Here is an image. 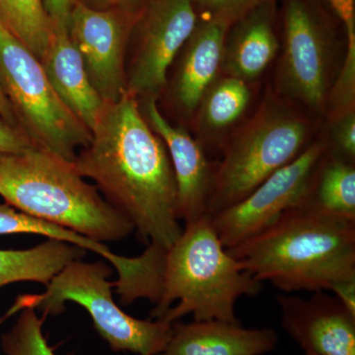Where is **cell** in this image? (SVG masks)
Segmentation results:
<instances>
[{
	"instance_id": "6da1fadb",
	"label": "cell",
	"mask_w": 355,
	"mask_h": 355,
	"mask_svg": "<svg viewBox=\"0 0 355 355\" xmlns=\"http://www.w3.org/2000/svg\"><path fill=\"white\" fill-rule=\"evenodd\" d=\"M91 135L74 160L77 171L95 182L140 241L171 247L183 232L176 179L164 142L142 116L137 98L125 92L105 103Z\"/></svg>"
},
{
	"instance_id": "7a4b0ae2",
	"label": "cell",
	"mask_w": 355,
	"mask_h": 355,
	"mask_svg": "<svg viewBox=\"0 0 355 355\" xmlns=\"http://www.w3.org/2000/svg\"><path fill=\"white\" fill-rule=\"evenodd\" d=\"M227 250L258 282L286 293L330 291L355 279V220L302 205Z\"/></svg>"
},
{
	"instance_id": "3957f363",
	"label": "cell",
	"mask_w": 355,
	"mask_h": 355,
	"mask_svg": "<svg viewBox=\"0 0 355 355\" xmlns=\"http://www.w3.org/2000/svg\"><path fill=\"white\" fill-rule=\"evenodd\" d=\"M150 246L155 254L150 319L172 324L191 314L195 321L238 324V299L258 295L263 288L223 246L207 216L187 223L168 249Z\"/></svg>"
},
{
	"instance_id": "277c9868",
	"label": "cell",
	"mask_w": 355,
	"mask_h": 355,
	"mask_svg": "<svg viewBox=\"0 0 355 355\" xmlns=\"http://www.w3.org/2000/svg\"><path fill=\"white\" fill-rule=\"evenodd\" d=\"M0 196L14 209L93 241H120L133 232L73 162L41 149L0 154Z\"/></svg>"
},
{
	"instance_id": "5b68a950",
	"label": "cell",
	"mask_w": 355,
	"mask_h": 355,
	"mask_svg": "<svg viewBox=\"0 0 355 355\" xmlns=\"http://www.w3.org/2000/svg\"><path fill=\"white\" fill-rule=\"evenodd\" d=\"M312 120L302 108L277 94L226 142L207 203V216L246 198L311 144Z\"/></svg>"
},
{
	"instance_id": "8992f818",
	"label": "cell",
	"mask_w": 355,
	"mask_h": 355,
	"mask_svg": "<svg viewBox=\"0 0 355 355\" xmlns=\"http://www.w3.org/2000/svg\"><path fill=\"white\" fill-rule=\"evenodd\" d=\"M111 275V266L103 261H71L46 286L44 293L21 296L8 315L32 307L43 311L44 318L57 316L64 312L65 303L76 302L87 311L96 331L114 352L161 354L171 338L172 324L127 314L114 300Z\"/></svg>"
},
{
	"instance_id": "52a82bcc",
	"label": "cell",
	"mask_w": 355,
	"mask_h": 355,
	"mask_svg": "<svg viewBox=\"0 0 355 355\" xmlns=\"http://www.w3.org/2000/svg\"><path fill=\"white\" fill-rule=\"evenodd\" d=\"M0 87L37 149L74 162L90 142L91 130L60 99L39 58L1 25Z\"/></svg>"
},
{
	"instance_id": "ba28073f",
	"label": "cell",
	"mask_w": 355,
	"mask_h": 355,
	"mask_svg": "<svg viewBox=\"0 0 355 355\" xmlns=\"http://www.w3.org/2000/svg\"><path fill=\"white\" fill-rule=\"evenodd\" d=\"M275 74L277 96L311 113L326 114L342 64L335 33L311 0H286Z\"/></svg>"
},
{
	"instance_id": "9c48e42d",
	"label": "cell",
	"mask_w": 355,
	"mask_h": 355,
	"mask_svg": "<svg viewBox=\"0 0 355 355\" xmlns=\"http://www.w3.org/2000/svg\"><path fill=\"white\" fill-rule=\"evenodd\" d=\"M328 150L323 139L309 146L232 207L207 216L226 249L254 237L287 210L303 202L318 165Z\"/></svg>"
},
{
	"instance_id": "30bf717a",
	"label": "cell",
	"mask_w": 355,
	"mask_h": 355,
	"mask_svg": "<svg viewBox=\"0 0 355 355\" xmlns=\"http://www.w3.org/2000/svg\"><path fill=\"white\" fill-rule=\"evenodd\" d=\"M198 21L193 0H146L135 25L139 42L127 74L128 93L137 100L158 98Z\"/></svg>"
},
{
	"instance_id": "8fae6325",
	"label": "cell",
	"mask_w": 355,
	"mask_h": 355,
	"mask_svg": "<svg viewBox=\"0 0 355 355\" xmlns=\"http://www.w3.org/2000/svg\"><path fill=\"white\" fill-rule=\"evenodd\" d=\"M142 10H96L77 0L70 14V39L105 102L118 101L128 92L125 53Z\"/></svg>"
},
{
	"instance_id": "7c38bea8",
	"label": "cell",
	"mask_w": 355,
	"mask_h": 355,
	"mask_svg": "<svg viewBox=\"0 0 355 355\" xmlns=\"http://www.w3.org/2000/svg\"><path fill=\"white\" fill-rule=\"evenodd\" d=\"M277 296L280 323L305 355H355V316L335 295Z\"/></svg>"
},
{
	"instance_id": "4fadbf2b",
	"label": "cell",
	"mask_w": 355,
	"mask_h": 355,
	"mask_svg": "<svg viewBox=\"0 0 355 355\" xmlns=\"http://www.w3.org/2000/svg\"><path fill=\"white\" fill-rule=\"evenodd\" d=\"M139 103L142 116L169 154L176 179L180 220L187 224L207 216L216 166L209 162L198 140L167 121L158 108L157 98H144Z\"/></svg>"
},
{
	"instance_id": "5bb4252c",
	"label": "cell",
	"mask_w": 355,
	"mask_h": 355,
	"mask_svg": "<svg viewBox=\"0 0 355 355\" xmlns=\"http://www.w3.org/2000/svg\"><path fill=\"white\" fill-rule=\"evenodd\" d=\"M229 26L198 20L187 41L172 80L173 102L186 116L195 114L205 91L222 74L224 44Z\"/></svg>"
},
{
	"instance_id": "9a60e30c",
	"label": "cell",
	"mask_w": 355,
	"mask_h": 355,
	"mask_svg": "<svg viewBox=\"0 0 355 355\" xmlns=\"http://www.w3.org/2000/svg\"><path fill=\"white\" fill-rule=\"evenodd\" d=\"M172 329L169 343L158 355H263L279 343L273 329H247L218 320L176 321Z\"/></svg>"
},
{
	"instance_id": "2e32d148",
	"label": "cell",
	"mask_w": 355,
	"mask_h": 355,
	"mask_svg": "<svg viewBox=\"0 0 355 355\" xmlns=\"http://www.w3.org/2000/svg\"><path fill=\"white\" fill-rule=\"evenodd\" d=\"M40 62L62 102L92 130L106 102L91 83L69 28L51 23L48 48Z\"/></svg>"
},
{
	"instance_id": "e0dca14e",
	"label": "cell",
	"mask_w": 355,
	"mask_h": 355,
	"mask_svg": "<svg viewBox=\"0 0 355 355\" xmlns=\"http://www.w3.org/2000/svg\"><path fill=\"white\" fill-rule=\"evenodd\" d=\"M279 49L273 1L266 2L229 27L222 74L247 83L257 80L279 55Z\"/></svg>"
},
{
	"instance_id": "ac0fdd59",
	"label": "cell",
	"mask_w": 355,
	"mask_h": 355,
	"mask_svg": "<svg viewBox=\"0 0 355 355\" xmlns=\"http://www.w3.org/2000/svg\"><path fill=\"white\" fill-rule=\"evenodd\" d=\"M85 253L83 248L55 239L30 249L0 250V287L20 282L48 286L62 268Z\"/></svg>"
},
{
	"instance_id": "d6986e66",
	"label": "cell",
	"mask_w": 355,
	"mask_h": 355,
	"mask_svg": "<svg viewBox=\"0 0 355 355\" xmlns=\"http://www.w3.org/2000/svg\"><path fill=\"white\" fill-rule=\"evenodd\" d=\"M251 99L249 83L221 74L205 91L195 112L200 139L207 144L218 141L241 120Z\"/></svg>"
},
{
	"instance_id": "ffe728a7",
	"label": "cell",
	"mask_w": 355,
	"mask_h": 355,
	"mask_svg": "<svg viewBox=\"0 0 355 355\" xmlns=\"http://www.w3.org/2000/svg\"><path fill=\"white\" fill-rule=\"evenodd\" d=\"M300 205L355 220L354 163L334 157L327 150Z\"/></svg>"
},
{
	"instance_id": "44dd1931",
	"label": "cell",
	"mask_w": 355,
	"mask_h": 355,
	"mask_svg": "<svg viewBox=\"0 0 355 355\" xmlns=\"http://www.w3.org/2000/svg\"><path fill=\"white\" fill-rule=\"evenodd\" d=\"M0 25L41 60L51 32L44 0H0Z\"/></svg>"
},
{
	"instance_id": "7402d4cb",
	"label": "cell",
	"mask_w": 355,
	"mask_h": 355,
	"mask_svg": "<svg viewBox=\"0 0 355 355\" xmlns=\"http://www.w3.org/2000/svg\"><path fill=\"white\" fill-rule=\"evenodd\" d=\"M44 319L36 309L24 307L12 328L1 336L6 355H55L43 334Z\"/></svg>"
},
{
	"instance_id": "603a6c76",
	"label": "cell",
	"mask_w": 355,
	"mask_h": 355,
	"mask_svg": "<svg viewBox=\"0 0 355 355\" xmlns=\"http://www.w3.org/2000/svg\"><path fill=\"white\" fill-rule=\"evenodd\" d=\"M11 234H35L49 239H60L64 229L26 214L7 203L0 205V236Z\"/></svg>"
},
{
	"instance_id": "cb8c5ba5",
	"label": "cell",
	"mask_w": 355,
	"mask_h": 355,
	"mask_svg": "<svg viewBox=\"0 0 355 355\" xmlns=\"http://www.w3.org/2000/svg\"><path fill=\"white\" fill-rule=\"evenodd\" d=\"M202 20H214L230 27L261 4L273 0H193Z\"/></svg>"
},
{
	"instance_id": "d4e9b609",
	"label": "cell",
	"mask_w": 355,
	"mask_h": 355,
	"mask_svg": "<svg viewBox=\"0 0 355 355\" xmlns=\"http://www.w3.org/2000/svg\"><path fill=\"white\" fill-rule=\"evenodd\" d=\"M331 121V151L334 157L354 163L355 110L329 119Z\"/></svg>"
},
{
	"instance_id": "484cf974",
	"label": "cell",
	"mask_w": 355,
	"mask_h": 355,
	"mask_svg": "<svg viewBox=\"0 0 355 355\" xmlns=\"http://www.w3.org/2000/svg\"><path fill=\"white\" fill-rule=\"evenodd\" d=\"M343 23L345 33V53L343 67L355 69V0H329Z\"/></svg>"
},
{
	"instance_id": "4316f807",
	"label": "cell",
	"mask_w": 355,
	"mask_h": 355,
	"mask_svg": "<svg viewBox=\"0 0 355 355\" xmlns=\"http://www.w3.org/2000/svg\"><path fill=\"white\" fill-rule=\"evenodd\" d=\"M37 149L19 128L0 116V154L20 153Z\"/></svg>"
},
{
	"instance_id": "83f0119b",
	"label": "cell",
	"mask_w": 355,
	"mask_h": 355,
	"mask_svg": "<svg viewBox=\"0 0 355 355\" xmlns=\"http://www.w3.org/2000/svg\"><path fill=\"white\" fill-rule=\"evenodd\" d=\"M77 0H44V9L53 24L69 28L70 14Z\"/></svg>"
},
{
	"instance_id": "f1b7e54d",
	"label": "cell",
	"mask_w": 355,
	"mask_h": 355,
	"mask_svg": "<svg viewBox=\"0 0 355 355\" xmlns=\"http://www.w3.org/2000/svg\"><path fill=\"white\" fill-rule=\"evenodd\" d=\"M84 6L96 10H109V9H128L140 10L144 8L146 0H78Z\"/></svg>"
},
{
	"instance_id": "f546056e",
	"label": "cell",
	"mask_w": 355,
	"mask_h": 355,
	"mask_svg": "<svg viewBox=\"0 0 355 355\" xmlns=\"http://www.w3.org/2000/svg\"><path fill=\"white\" fill-rule=\"evenodd\" d=\"M330 291L355 316V279L338 282Z\"/></svg>"
},
{
	"instance_id": "4dcf8cb0",
	"label": "cell",
	"mask_w": 355,
	"mask_h": 355,
	"mask_svg": "<svg viewBox=\"0 0 355 355\" xmlns=\"http://www.w3.org/2000/svg\"><path fill=\"white\" fill-rule=\"evenodd\" d=\"M0 116L3 120H6L7 123L18 127L15 118H14L12 109H11L10 104H9L8 100H7L6 96L4 95L1 87H0Z\"/></svg>"
}]
</instances>
